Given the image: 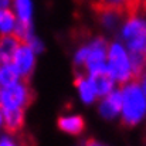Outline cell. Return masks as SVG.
I'll return each instance as SVG.
<instances>
[{
  "label": "cell",
  "instance_id": "obj_1",
  "mask_svg": "<svg viewBox=\"0 0 146 146\" xmlns=\"http://www.w3.org/2000/svg\"><path fill=\"white\" fill-rule=\"evenodd\" d=\"M146 113V98L136 80L126 82L122 90V122L133 126L142 121Z\"/></svg>",
  "mask_w": 146,
  "mask_h": 146
},
{
  "label": "cell",
  "instance_id": "obj_13",
  "mask_svg": "<svg viewBox=\"0 0 146 146\" xmlns=\"http://www.w3.org/2000/svg\"><path fill=\"white\" fill-rule=\"evenodd\" d=\"M75 85L80 91V95H81V99L85 102V104H92L94 99L97 97L94 88H92V84L90 81V78H85L82 77V74L77 75L75 77Z\"/></svg>",
  "mask_w": 146,
  "mask_h": 146
},
{
  "label": "cell",
  "instance_id": "obj_7",
  "mask_svg": "<svg viewBox=\"0 0 146 146\" xmlns=\"http://www.w3.org/2000/svg\"><path fill=\"white\" fill-rule=\"evenodd\" d=\"M90 81H91L92 88H94V91H95V94L98 97H105L112 91L115 80L111 75V72L108 70V65H105V67L91 72Z\"/></svg>",
  "mask_w": 146,
  "mask_h": 146
},
{
  "label": "cell",
  "instance_id": "obj_4",
  "mask_svg": "<svg viewBox=\"0 0 146 146\" xmlns=\"http://www.w3.org/2000/svg\"><path fill=\"white\" fill-rule=\"evenodd\" d=\"M122 37L126 41L129 51L146 54V21L142 17H128V21L122 29Z\"/></svg>",
  "mask_w": 146,
  "mask_h": 146
},
{
  "label": "cell",
  "instance_id": "obj_6",
  "mask_svg": "<svg viewBox=\"0 0 146 146\" xmlns=\"http://www.w3.org/2000/svg\"><path fill=\"white\" fill-rule=\"evenodd\" d=\"M106 51H108V43L104 38H97L90 44V51H88V57L85 60V65L84 70L92 72L95 70H99L102 67H105V57H106Z\"/></svg>",
  "mask_w": 146,
  "mask_h": 146
},
{
  "label": "cell",
  "instance_id": "obj_9",
  "mask_svg": "<svg viewBox=\"0 0 146 146\" xmlns=\"http://www.w3.org/2000/svg\"><path fill=\"white\" fill-rule=\"evenodd\" d=\"M21 41L14 34L0 36V62H11Z\"/></svg>",
  "mask_w": 146,
  "mask_h": 146
},
{
  "label": "cell",
  "instance_id": "obj_19",
  "mask_svg": "<svg viewBox=\"0 0 146 146\" xmlns=\"http://www.w3.org/2000/svg\"><path fill=\"white\" fill-rule=\"evenodd\" d=\"M0 67H1V62H0Z\"/></svg>",
  "mask_w": 146,
  "mask_h": 146
},
{
  "label": "cell",
  "instance_id": "obj_16",
  "mask_svg": "<svg viewBox=\"0 0 146 146\" xmlns=\"http://www.w3.org/2000/svg\"><path fill=\"white\" fill-rule=\"evenodd\" d=\"M13 145H16V141H14V138L10 133H6V135L0 136V146H13Z\"/></svg>",
  "mask_w": 146,
  "mask_h": 146
},
{
  "label": "cell",
  "instance_id": "obj_15",
  "mask_svg": "<svg viewBox=\"0 0 146 146\" xmlns=\"http://www.w3.org/2000/svg\"><path fill=\"white\" fill-rule=\"evenodd\" d=\"M13 9L19 21H31V14H33L31 0H13Z\"/></svg>",
  "mask_w": 146,
  "mask_h": 146
},
{
  "label": "cell",
  "instance_id": "obj_10",
  "mask_svg": "<svg viewBox=\"0 0 146 146\" xmlns=\"http://www.w3.org/2000/svg\"><path fill=\"white\" fill-rule=\"evenodd\" d=\"M4 113V126L9 133L19 132L24 123V109L13 108V109H3Z\"/></svg>",
  "mask_w": 146,
  "mask_h": 146
},
{
  "label": "cell",
  "instance_id": "obj_14",
  "mask_svg": "<svg viewBox=\"0 0 146 146\" xmlns=\"http://www.w3.org/2000/svg\"><path fill=\"white\" fill-rule=\"evenodd\" d=\"M20 81V74L13 62H3L0 67V87L11 85Z\"/></svg>",
  "mask_w": 146,
  "mask_h": 146
},
{
  "label": "cell",
  "instance_id": "obj_8",
  "mask_svg": "<svg viewBox=\"0 0 146 146\" xmlns=\"http://www.w3.org/2000/svg\"><path fill=\"white\" fill-rule=\"evenodd\" d=\"M122 111V90L111 91L99 105V112L104 118L112 119Z\"/></svg>",
  "mask_w": 146,
  "mask_h": 146
},
{
  "label": "cell",
  "instance_id": "obj_17",
  "mask_svg": "<svg viewBox=\"0 0 146 146\" xmlns=\"http://www.w3.org/2000/svg\"><path fill=\"white\" fill-rule=\"evenodd\" d=\"M10 3H11V0H0V9H6V7H9Z\"/></svg>",
  "mask_w": 146,
  "mask_h": 146
},
{
  "label": "cell",
  "instance_id": "obj_3",
  "mask_svg": "<svg viewBox=\"0 0 146 146\" xmlns=\"http://www.w3.org/2000/svg\"><path fill=\"white\" fill-rule=\"evenodd\" d=\"M108 70L115 81L119 84H126L132 81V68L128 52L119 43H113L109 47V62Z\"/></svg>",
  "mask_w": 146,
  "mask_h": 146
},
{
  "label": "cell",
  "instance_id": "obj_12",
  "mask_svg": "<svg viewBox=\"0 0 146 146\" xmlns=\"http://www.w3.org/2000/svg\"><path fill=\"white\" fill-rule=\"evenodd\" d=\"M16 24H17V17L14 11H11L9 7L0 9V36L14 34Z\"/></svg>",
  "mask_w": 146,
  "mask_h": 146
},
{
  "label": "cell",
  "instance_id": "obj_2",
  "mask_svg": "<svg viewBox=\"0 0 146 146\" xmlns=\"http://www.w3.org/2000/svg\"><path fill=\"white\" fill-rule=\"evenodd\" d=\"M34 99L33 91L26 84V81L14 82L11 85L0 87V106L3 109H13L21 108L24 109L29 106Z\"/></svg>",
  "mask_w": 146,
  "mask_h": 146
},
{
  "label": "cell",
  "instance_id": "obj_5",
  "mask_svg": "<svg viewBox=\"0 0 146 146\" xmlns=\"http://www.w3.org/2000/svg\"><path fill=\"white\" fill-rule=\"evenodd\" d=\"M11 62L17 68V71L20 74V78H23L26 81L33 74V70H34L36 60H34V51H33V48L29 44L21 43L20 47L16 51Z\"/></svg>",
  "mask_w": 146,
  "mask_h": 146
},
{
  "label": "cell",
  "instance_id": "obj_18",
  "mask_svg": "<svg viewBox=\"0 0 146 146\" xmlns=\"http://www.w3.org/2000/svg\"><path fill=\"white\" fill-rule=\"evenodd\" d=\"M4 126V113H3V108L0 106V128Z\"/></svg>",
  "mask_w": 146,
  "mask_h": 146
},
{
  "label": "cell",
  "instance_id": "obj_11",
  "mask_svg": "<svg viewBox=\"0 0 146 146\" xmlns=\"http://www.w3.org/2000/svg\"><path fill=\"white\" fill-rule=\"evenodd\" d=\"M57 125L62 132L70 133V135H80L85 128V122H84L82 116H80V115L61 116V118H58Z\"/></svg>",
  "mask_w": 146,
  "mask_h": 146
}]
</instances>
